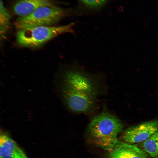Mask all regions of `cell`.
<instances>
[{
	"instance_id": "1",
	"label": "cell",
	"mask_w": 158,
	"mask_h": 158,
	"mask_svg": "<svg viewBox=\"0 0 158 158\" xmlns=\"http://www.w3.org/2000/svg\"><path fill=\"white\" fill-rule=\"evenodd\" d=\"M121 121L115 116L103 112L97 115L90 123L88 131L94 143L110 151L118 140L117 136L123 128Z\"/></svg>"
},
{
	"instance_id": "2",
	"label": "cell",
	"mask_w": 158,
	"mask_h": 158,
	"mask_svg": "<svg viewBox=\"0 0 158 158\" xmlns=\"http://www.w3.org/2000/svg\"><path fill=\"white\" fill-rule=\"evenodd\" d=\"M75 23L59 26H40L18 30L17 42L25 47H39L55 37L65 33L75 34L73 29Z\"/></svg>"
},
{
	"instance_id": "3",
	"label": "cell",
	"mask_w": 158,
	"mask_h": 158,
	"mask_svg": "<svg viewBox=\"0 0 158 158\" xmlns=\"http://www.w3.org/2000/svg\"><path fill=\"white\" fill-rule=\"evenodd\" d=\"M63 8L55 5L40 7L29 14L19 17L15 22L18 30L40 26H51L66 15Z\"/></svg>"
},
{
	"instance_id": "4",
	"label": "cell",
	"mask_w": 158,
	"mask_h": 158,
	"mask_svg": "<svg viewBox=\"0 0 158 158\" xmlns=\"http://www.w3.org/2000/svg\"><path fill=\"white\" fill-rule=\"evenodd\" d=\"M69 67L63 75V86L96 96L97 90L92 75L77 62H73Z\"/></svg>"
},
{
	"instance_id": "5",
	"label": "cell",
	"mask_w": 158,
	"mask_h": 158,
	"mask_svg": "<svg viewBox=\"0 0 158 158\" xmlns=\"http://www.w3.org/2000/svg\"><path fill=\"white\" fill-rule=\"evenodd\" d=\"M62 93L66 105L74 112L88 113L93 110L95 108V96L63 86Z\"/></svg>"
},
{
	"instance_id": "6",
	"label": "cell",
	"mask_w": 158,
	"mask_h": 158,
	"mask_svg": "<svg viewBox=\"0 0 158 158\" xmlns=\"http://www.w3.org/2000/svg\"><path fill=\"white\" fill-rule=\"evenodd\" d=\"M158 130L157 121L146 122L126 129L123 132L122 138L124 142L129 144L142 142Z\"/></svg>"
},
{
	"instance_id": "7",
	"label": "cell",
	"mask_w": 158,
	"mask_h": 158,
	"mask_svg": "<svg viewBox=\"0 0 158 158\" xmlns=\"http://www.w3.org/2000/svg\"><path fill=\"white\" fill-rule=\"evenodd\" d=\"M109 158H149L146 153L135 144L118 141L110 151Z\"/></svg>"
},
{
	"instance_id": "8",
	"label": "cell",
	"mask_w": 158,
	"mask_h": 158,
	"mask_svg": "<svg viewBox=\"0 0 158 158\" xmlns=\"http://www.w3.org/2000/svg\"><path fill=\"white\" fill-rule=\"evenodd\" d=\"M54 5V0H14L12 9L15 14L20 17L26 16L40 7Z\"/></svg>"
},
{
	"instance_id": "9",
	"label": "cell",
	"mask_w": 158,
	"mask_h": 158,
	"mask_svg": "<svg viewBox=\"0 0 158 158\" xmlns=\"http://www.w3.org/2000/svg\"><path fill=\"white\" fill-rule=\"evenodd\" d=\"M16 142L6 135L0 136V158H11L18 147Z\"/></svg>"
},
{
	"instance_id": "10",
	"label": "cell",
	"mask_w": 158,
	"mask_h": 158,
	"mask_svg": "<svg viewBox=\"0 0 158 158\" xmlns=\"http://www.w3.org/2000/svg\"><path fill=\"white\" fill-rule=\"evenodd\" d=\"M143 150L153 158H158V130L142 142Z\"/></svg>"
},
{
	"instance_id": "11",
	"label": "cell",
	"mask_w": 158,
	"mask_h": 158,
	"mask_svg": "<svg viewBox=\"0 0 158 158\" xmlns=\"http://www.w3.org/2000/svg\"><path fill=\"white\" fill-rule=\"evenodd\" d=\"M11 15L4 6L3 0H0V33L3 37L9 28Z\"/></svg>"
},
{
	"instance_id": "12",
	"label": "cell",
	"mask_w": 158,
	"mask_h": 158,
	"mask_svg": "<svg viewBox=\"0 0 158 158\" xmlns=\"http://www.w3.org/2000/svg\"><path fill=\"white\" fill-rule=\"evenodd\" d=\"M107 0H83L84 3L91 8L96 9L103 6Z\"/></svg>"
},
{
	"instance_id": "13",
	"label": "cell",
	"mask_w": 158,
	"mask_h": 158,
	"mask_svg": "<svg viewBox=\"0 0 158 158\" xmlns=\"http://www.w3.org/2000/svg\"><path fill=\"white\" fill-rule=\"evenodd\" d=\"M11 158H28L22 149L18 147L14 151Z\"/></svg>"
},
{
	"instance_id": "14",
	"label": "cell",
	"mask_w": 158,
	"mask_h": 158,
	"mask_svg": "<svg viewBox=\"0 0 158 158\" xmlns=\"http://www.w3.org/2000/svg\"><path fill=\"white\" fill-rule=\"evenodd\" d=\"M80 1H83V0H79Z\"/></svg>"
}]
</instances>
